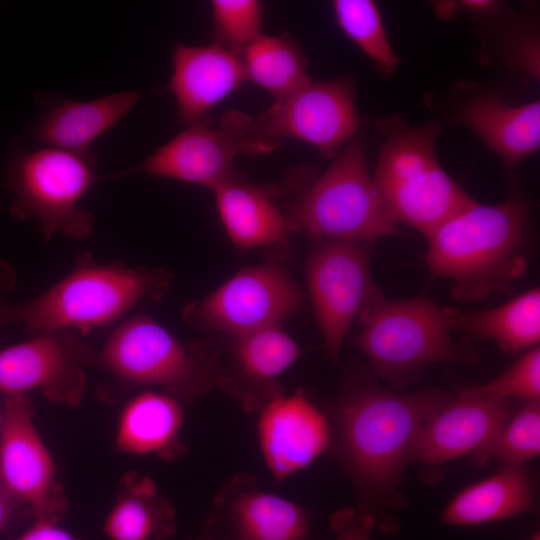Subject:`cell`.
<instances>
[{
    "label": "cell",
    "instance_id": "4316f807",
    "mask_svg": "<svg viewBox=\"0 0 540 540\" xmlns=\"http://www.w3.org/2000/svg\"><path fill=\"white\" fill-rule=\"evenodd\" d=\"M247 80L281 101L306 86L307 58L300 46L284 32L261 33L241 52Z\"/></svg>",
    "mask_w": 540,
    "mask_h": 540
},
{
    "label": "cell",
    "instance_id": "6da1fadb",
    "mask_svg": "<svg viewBox=\"0 0 540 540\" xmlns=\"http://www.w3.org/2000/svg\"><path fill=\"white\" fill-rule=\"evenodd\" d=\"M449 397L439 389L398 392L385 388L372 369H350L325 412L327 451L350 478L362 503L358 509L373 516L376 506L390 502L419 430Z\"/></svg>",
    "mask_w": 540,
    "mask_h": 540
},
{
    "label": "cell",
    "instance_id": "7c38bea8",
    "mask_svg": "<svg viewBox=\"0 0 540 540\" xmlns=\"http://www.w3.org/2000/svg\"><path fill=\"white\" fill-rule=\"evenodd\" d=\"M97 356L71 329L36 334L0 351V392L7 397L39 390L50 401L75 407L84 398L87 370Z\"/></svg>",
    "mask_w": 540,
    "mask_h": 540
},
{
    "label": "cell",
    "instance_id": "ba28073f",
    "mask_svg": "<svg viewBox=\"0 0 540 540\" xmlns=\"http://www.w3.org/2000/svg\"><path fill=\"white\" fill-rule=\"evenodd\" d=\"M98 157L46 147L19 152L7 173L14 194L10 212L17 219L36 218L44 239L57 233L70 238L90 236L93 215L79 201L97 180Z\"/></svg>",
    "mask_w": 540,
    "mask_h": 540
},
{
    "label": "cell",
    "instance_id": "5bb4252c",
    "mask_svg": "<svg viewBox=\"0 0 540 540\" xmlns=\"http://www.w3.org/2000/svg\"><path fill=\"white\" fill-rule=\"evenodd\" d=\"M0 482L36 519L55 520L67 498L56 480L53 458L35 424L25 396L7 397L1 412Z\"/></svg>",
    "mask_w": 540,
    "mask_h": 540
},
{
    "label": "cell",
    "instance_id": "9a60e30c",
    "mask_svg": "<svg viewBox=\"0 0 540 540\" xmlns=\"http://www.w3.org/2000/svg\"><path fill=\"white\" fill-rule=\"evenodd\" d=\"M221 341L214 385L247 412L259 411L284 394L278 378L303 351L281 324Z\"/></svg>",
    "mask_w": 540,
    "mask_h": 540
},
{
    "label": "cell",
    "instance_id": "8fae6325",
    "mask_svg": "<svg viewBox=\"0 0 540 540\" xmlns=\"http://www.w3.org/2000/svg\"><path fill=\"white\" fill-rule=\"evenodd\" d=\"M254 124L267 153L279 148L285 139H294L312 145L327 158H335L358 129L354 82L350 76L330 81L312 79L254 117Z\"/></svg>",
    "mask_w": 540,
    "mask_h": 540
},
{
    "label": "cell",
    "instance_id": "3957f363",
    "mask_svg": "<svg viewBox=\"0 0 540 540\" xmlns=\"http://www.w3.org/2000/svg\"><path fill=\"white\" fill-rule=\"evenodd\" d=\"M172 274L160 268L99 263L82 252L72 270L32 300L8 305L10 323L36 334L61 329L81 334L106 326L142 301H158Z\"/></svg>",
    "mask_w": 540,
    "mask_h": 540
},
{
    "label": "cell",
    "instance_id": "484cf974",
    "mask_svg": "<svg viewBox=\"0 0 540 540\" xmlns=\"http://www.w3.org/2000/svg\"><path fill=\"white\" fill-rule=\"evenodd\" d=\"M175 530L171 503L148 476L128 472L122 479L104 531L110 540H160Z\"/></svg>",
    "mask_w": 540,
    "mask_h": 540
},
{
    "label": "cell",
    "instance_id": "d4e9b609",
    "mask_svg": "<svg viewBox=\"0 0 540 540\" xmlns=\"http://www.w3.org/2000/svg\"><path fill=\"white\" fill-rule=\"evenodd\" d=\"M452 330L495 341L506 353L538 346L540 341V290H527L508 302L481 311L463 313L447 308Z\"/></svg>",
    "mask_w": 540,
    "mask_h": 540
},
{
    "label": "cell",
    "instance_id": "7a4b0ae2",
    "mask_svg": "<svg viewBox=\"0 0 540 540\" xmlns=\"http://www.w3.org/2000/svg\"><path fill=\"white\" fill-rule=\"evenodd\" d=\"M528 228V209L520 200L494 205L474 200L426 236V265L450 281L460 302L509 292L527 270Z\"/></svg>",
    "mask_w": 540,
    "mask_h": 540
},
{
    "label": "cell",
    "instance_id": "603a6c76",
    "mask_svg": "<svg viewBox=\"0 0 540 540\" xmlns=\"http://www.w3.org/2000/svg\"><path fill=\"white\" fill-rule=\"evenodd\" d=\"M182 403L161 391L144 390L123 407L115 445L124 453L173 459L185 446L180 438Z\"/></svg>",
    "mask_w": 540,
    "mask_h": 540
},
{
    "label": "cell",
    "instance_id": "44dd1931",
    "mask_svg": "<svg viewBox=\"0 0 540 540\" xmlns=\"http://www.w3.org/2000/svg\"><path fill=\"white\" fill-rule=\"evenodd\" d=\"M212 191L223 227L238 249L278 250L293 233L287 214L262 187L243 181L235 174Z\"/></svg>",
    "mask_w": 540,
    "mask_h": 540
},
{
    "label": "cell",
    "instance_id": "836d02e7",
    "mask_svg": "<svg viewBox=\"0 0 540 540\" xmlns=\"http://www.w3.org/2000/svg\"><path fill=\"white\" fill-rule=\"evenodd\" d=\"M20 507L0 482V534L10 525Z\"/></svg>",
    "mask_w": 540,
    "mask_h": 540
},
{
    "label": "cell",
    "instance_id": "7402d4cb",
    "mask_svg": "<svg viewBox=\"0 0 540 540\" xmlns=\"http://www.w3.org/2000/svg\"><path fill=\"white\" fill-rule=\"evenodd\" d=\"M140 96L137 91H122L88 101H63L39 121L35 139L47 147L91 154L92 143L121 121Z\"/></svg>",
    "mask_w": 540,
    "mask_h": 540
},
{
    "label": "cell",
    "instance_id": "1f68e13d",
    "mask_svg": "<svg viewBox=\"0 0 540 540\" xmlns=\"http://www.w3.org/2000/svg\"><path fill=\"white\" fill-rule=\"evenodd\" d=\"M376 519L360 509L346 508L331 518V526L337 533L334 540H371V530Z\"/></svg>",
    "mask_w": 540,
    "mask_h": 540
},
{
    "label": "cell",
    "instance_id": "83f0119b",
    "mask_svg": "<svg viewBox=\"0 0 540 540\" xmlns=\"http://www.w3.org/2000/svg\"><path fill=\"white\" fill-rule=\"evenodd\" d=\"M332 6L344 34L374 63L381 76H392L400 60L377 5L371 0H335Z\"/></svg>",
    "mask_w": 540,
    "mask_h": 540
},
{
    "label": "cell",
    "instance_id": "9c48e42d",
    "mask_svg": "<svg viewBox=\"0 0 540 540\" xmlns=\"http://www.w3.org/2000/svg\"><path fill=\"white\" fill-rule=\"evenodd\" d=\"M285 260L286 253L275 250L263 263L242 268L210 294L189 303L183 319L194 328L225 337L281 324L304 303Z\"/></svg>",
    "mask_w": 540,
    "mask_h": 540
},
{
    "label": "cell",
    "instance_id": "5b68a950",
    "mask_svg": "<svg viewBox=\"0 0 540 540\" xmlns=\"http://www.w3.org/2000/svg\"><path fill=\"white\" fill-rule=\"evenodd\" d=\"M354 345L368 358L376 377L399 389L427 366L472 362L473 352L452 338L447 308L426 296L390 300L381 296L358 315Z\"/></svg>",
    "mask_w": 540,
    "mask_h": 540
},
{
    "label": "cell",
    "instance_id": "30bf717a",
    "mask_svg": "<svg viewBox=\"0 0 540 540\" xmlns=\"http://www.w3.org/2000/svg\"><path fill=\"white\" fill-rule=\"evenodd\" d=\"M371 243L318 240L305 266L306 282L325 351L337 361L353 320L383 296L371 273Z\"/></svg>",
    "mask_w": 540,
    "mask_h": 540
},
{
    "label": "cell",
    "instance_id": "8992f818",
    "mask_svg": "<svg viewBox=\"0 0 540 540\" xmlns=\"http://www.w3.org/2000/svg\"><path fill=\"white\" fill-rule=\"evenodd\" d=\"M220 347L211 341L185 343L148 315L117 327L97 356V366L129 387L157 388L190 403L214 385Z\"/></svg>",
    "mask_w": 540,
    "mask_h": 540
},
{
    "label": "cell",
    "instance_id": "52a82bcc",
    "mask_svg": "<svg viewBox=\"0 0 540 540\" xmlns=\"http://www.w3.org/2000/svg\"><path fill=\"white\" fill-rule=\"evenodd\" d=\"M293 232L317 240L372 242L399 235V223L369 172L364 141L355 136L301 194L287 214Z\"/></svg>",
    "mask_w": 540,
    "mask_h": 540
},
{
    "label": "cell",
    "instance_id": "ffe728a7",
    "mask_svg": "<svg viewBox=\"0 0 540 540\" xmlns=\"http://www.w3.org/2000/svg\"><path fill=\"white\" fill-rule=\"evenodd\" d=\"M214 506L238 540H305L310 527L302 506L260 489L248 474L235 475Z\"/></svg>",
    "mask_w": 540,
    "mask_h": 540
},
{
    "label": "cell",
    "instance_id": "cb8c5ba5",
    "mask_svg": "<svg viewBox=\"0 0 540 540\" xmlns=\"http://www.w3.org/2000/svg\"><path fill=\"white\" fill-rule=\"evenodd\" d=\"M536 504L527 468L501 464L495 474L458 493L443 511L441 522L461 526L496 522L535 511Z\"/></svg>",
    "mask_w": 540,
    "mask_h": 540
},
{
    "label": "cell",
    "instance_id": "f546056e",
    "mask_svg": "<svg viewBox=\"0 0 540 540\" xmlns=\"http://www.w3.org/2000/svg\"><path fill=\"white\" fill-rule=\"evenodd\" d=\"M212 43L241 53L261 32L262 9L257 0H213Z\"/></svg>",
    "mask_w": 540,
    "mask_h": 540
},
{
    "label": "cell",
    "instance_id": "e0dca14e",
    "mask_svg": "<svg viewBox=\"0 0 540 540\" xmlns=\"http://www.w3.org/2000/svg\"><path fill=\"white\" fill-rule=\"evenodd\" d=\"M259 412L260 450L276 482L308 467L328 450L331 428L327 415L303 389L280 395Z\"/></svg>",
    "mask_w": 540,
    "mask_h": 540
},
{
    "label": "cell",
    "instance_id": "8d00e7d4",
    "mask_svg": "<svg viewBox=\"0 0 540 540\" xmlns=\"http://www.w3.org/2000/svg\"><path fill=\"white\" fill-rule=\"evenodd\" d=\"M1 417H2V415H1V412H0V428H1Z\"/></svg>",
    "mask_w": 540,
    "mask_h": 540
},
{
    "label": "cell",
    "instance_id": "d590c367",
    "mask_svg": "<svg viewBox=\"0 0 540 540\" xmlns=\"http://www.w3.org/2000/svg\"><path fill=\"white\" fill-rule=\"evenodd\" d=\"M528 540H540L539 532H535Z\"/></svg>",
    "mask_w": 540,
    "mask_h": 540
},
{
    "label": "cell",
    "instance_id": "277c9868",
    "mask_svg": "<svg viewBox=\"0 0 540 540\" xmlns=\"http://www.w3.org/2000/svg\"><path fill=\"white\" fill-rule=\"evenodd\" d=\"M379 128L384 139L372 178L399 224L427 236L474 201L437 158L438 124L412 126L394 116Z\"/></svg>",
    "mask_w": 540,
    "mask_h": 540
},
{
    "label": "cell",
    "instance_id": "e575fe53",
    "mask_svg": "<svg viewBox=\"0 0 540 540\" xmlns=\"http://www.w3.org/2000/svg\"><path fill=\"white\" fill-rule=\"evenodd\" d=\"M13 276L8 268L4 267V264H0V291L8 288L11 285ZM10 323L8 316V305L0 302V331L6 325Z\"/></svg>",
    "mask_w": 540,
    "mask_h": 540
},
{
    "label": "cell",
    "instance_id": "2e32d148",
    "mask_svg": "<svg viewBox=\"0 0 540 540\" xmlns=\"http://www.w3.org/2000/svg\"><path fill=\"white\" fill-rule=\"evenodd\" d=\"M511 400L459 392L450 396L419 430L410 463L440 465L467 454H479L515 412Z\"/></svg>",
    "mask_w": 540,
    "mask_h": 540
},
{
    "label": "cell",
    "instance_id": "4fadbf2b",
    "mask_svg": "<svg viewBox=\"0 0 540 540\" xmlns=\"http://www.w3.org/2000/svg\"><path fill=\"white\" fill-rule=\"evenodd\" d=\"M238 155H255V148L248 115L233 110L223 115L218 127L188 126L140 164L102 179L141 172L213 190L235 175L233 162Z\"/></svg>",
    "mask_w": 540,
    "mask_h": 540
},
{
    "label": "cell",
    "instance_id": "d6a6232c",
    "mask_svg": "<svg viewBox=\"0 0 540 540\" xmlns=\"http://www.w3.org/2000/svg\"><path fill=\"white\" fill-rule=\"evenodd\" d=\"M16 540H77L56 524L55 520L36 519V522Z\"/></svg>",
    "mask_w": 540,
    "mask_h": 540
},
{
    "label": "cell",
    "instance_id": "d6986e66",
    "mask_svg": "<svg viewBox=\"0 0 540 540\" xmlns=\"http://www.w3.org/2000/svg\"><path fill=\"white\" fill-rule=\"evenodd\" d=\"M172 60L167 88L180 120L188 126L200 124L210 109L247 80L241 53L218 44H178Z\"/></svg>",
    "mask_w": 540,
    "mask_h": 540
},
{
    "label": "cell",
    "instance_id": "f1b7e54d",
    "mask_svg": "<svg viewBox=\"0 0 540 540\" xmlns=\"http://www.w3.org/2000/svg\"><path fill=\"white\" fill-rule=\"evenodd\" d=\"M540 453V400L524 401L512 417L479 453L501 464L523 465Z\"/></svg>",
    "mask_w": 540,
    "mask_h": 540
},
{
    "label": "cell",
    "instance_id": "4dcf8cb0",
    "mask_svg": "<svg viewBox=\"0 0 540 540\" xmlns=\"http://www.w3.org/2000/svg\"><path fill=\"white\" fill-rule=\"evenodd\" d=\"M495 400H540V349L533 347L493 380L460 391Z\"/></svg>",
    "mask_w": 540,
    "mask_h": 540
},
{
    "label": "cell",
    "instance_id": "ac0fdd59",
    "mask_svg": "<svg viewBox=\"0 0 540 540\" xmlns=\"http://www.w3.org/2000/svg\"><path fill=\"white\" fill-rule=\"evenodd\" d=\"M455 101L457 122L471 130L509 167L538 151L540 101L514 105L496 92L463 85Z\"/></svg>",
    "mask_w": 540,
    "mask_h": 540
}]
</instances>
